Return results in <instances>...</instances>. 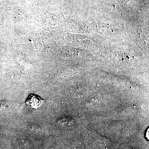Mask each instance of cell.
Masks as SVG:
<instances>
[{"label":"cell","mask_w":149,"mask_h":149,"mask_svg":"<svg viewBox=\"0 0 149 149\" xmlns=\"http://www.w3.org/2000/svg\"><path fill=\"white\" fill-rule=\"evenodd\" d=\"M44 100L35 94H30L26 101V104L30 107L37 109L42 105Z\"/></svg>","instance_id":"cell-1"}]
</instances>
